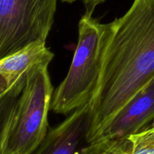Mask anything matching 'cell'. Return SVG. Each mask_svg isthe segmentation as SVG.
I'll use <instances>...</instances> for the list:
<instances>
[{
  "label": "cell",
  "mask_w": 154,
  "mask_h": 154,
  "mask_svg": "<svg viewBox=\"0 0 154 154\" xmlns=\"http://www.w3.org/2000/svg\"><path fill=\"white\" fill-rule=\"evenodd\" d=\"M154 78V0H134L126 14L112 22L99 86L90 102L89 144Z\"/></svg>",
  "instance_id": "obj_1"
},
{
  "label": "cell",
  "mask_w": 154,
  "mask_h": 154,
  "mask_svg": "<svg viewBox=\"0 0 154 154\" xmlns=\"http://www.w3.org/2000/svg\"><path fill=\"white\" fill-rule=\"evenodd\" d=\"M53 95L44 68L29 78L19 95L0 97V153H35L48 133Z\"/></svg>",
  "instance_id": "obj_2"
},
{
  "label": "cell",
  "mask_w": 154,
  "mask_h": 154,
  "mask_svg": "<svg viewBox=\"0 0 154 154\" xmlns=\"http://www.w3.org/2000/svg\"><path fill=\"white\" fill-rule=\"evenodd\" d=\"M112 22L101 23L85 13L78 24V41L67 75L53 95L51 110L67 114L88 103L100 80Z\"/></svg>",
  "instance_id": "obj_3"
},
{
  "label": "cell",
  "mask_w": 154,
  "mask_h": 154,
  "mask_svg": "<svg viewBox=\"0 0 154 154\" xmlns=\"http://www.w3.org/2000/svg\"><path fill=\"white\" fill-rule=\"evenodd\" d=\"M57 0H0V58L32 42H46Z\"/></svg>",
  "instance_id": "obj_4"
},
{
  "label": "cell",
  "mask_w": 154,
  "mask_h": 154,
  "mask_svg": "<svg viewBox=\"0 0 154 154\" xmlns=\"http://www.w3.org/2000/svg\"><path fill=\"white\" fill-rule=\"evenodd\" d=\"M42 41L32 42L0 61V97L16 96L30 77L48 68L54 54Z\"/></svg>",
  "instance_id": "obj_5"
},
{
  "label": "cell",
  "mask_w": 154,
  "mask_h": 154,
  "mask_svg": "<svg viewBox=\"0 0 154 154\" xmlns=\"http://www.w3.org/2000/svg\"><path fill=\"white\" fill-rule=\"evenodd\" d=\"M153 122L154 78L123 107L93 143L126 139L147 129Z\"/></svg>",
  "instance_id": "obj_6"
},
{
  "label": "cell",
  "mask_w": 154,
  "mask_h": 154,
  "mask_svg": "<svg viewBox=\"0 0 154 154\" xmlns=\"http://www.w3.org/2000/svg\"><path fill=\"white\" fill-rule=\"evenodd\" d=\"M92 126L90 102L75 110L60 125L48 132L35 154L84 153Z\"/></svg>",
  "instance_id": "obj_7"
},
{
  "label": "cell",
  "mask_w": 154,
  "mask_h": 154,
  "mask_svg": "<svg viewBox=\"0 0 154 154\" xmlns=\"http://www.w3.org/2000/svg\"><path fill=\"white\" fill-rule=\"evenodd\" d=\"M104 154H154V122L150 126L126 139L117 141H105Z\"/></svg>",
  "instance_id": "obj_8"
},
{
  "label": "cell",
  "mask_w": 154,
  "mask_h": 154,
  "mask_svg": "<svg viewBox=\"0 0 154 154\" xmlns=\"http://www.w3.org/2000/svg\"><path fill=\"white\" fill-rule=\"evenodd\" d=\"M105 0H82L86 8V13L88 14H93L95 8L97 5L104 2Z\"/></svg>",
  "instance_id": "obj_9"
},
{
  "label": "cell",
  "mask_w": 154,
  "mask_h": 154,
  "mask_svg": "<svg viewBox=\"0 0 154 154\" xmlns=\"http://www.w3.org/2000/svg\"><path fill=\"white\" fill-rule=\"evenodd\" d=\"M61 1L64 2H68V3H72L75 1V0H61Z\"/></svg>",
  "instance_id": "obj_10"
}]
</instances>
